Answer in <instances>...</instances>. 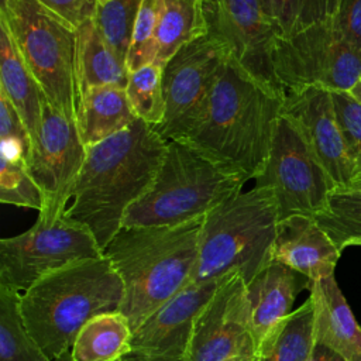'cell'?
Masks as SVG:
<instances>
[{
  "instance_id": "6da1fadb",
  "label": "cell",
  "mask_w": 361,
  "mask_h": 361,
  "mask_svg": "<svg viewBox=\"0 0 361 361\" xmlns=\"http://www.w3.org/2000/svg\"><path fill=\"white\" fill-rule=\"evenodd\" d=\"M166 144L154 126L137 118L87 147L63 216L89 228L104 250L121 228L127 209L154 183Z\"/></svg>"
},
{
  "instance_id": "7a4b0ae2",
  "label": "cell",
  "mask_w": 361,
  "mask_h": 361,
  "mask_svg": "<svg viewBox=\"0 0 361 361\" xmlns=\"http://www.w3.org/2000/svg\"><path fill=\"white\" fill-rule=\"evenodd\" d=\"M285 93H276L227 58L199 123L182 140L202 154L241 175L255 179L264 169Z\"/></svg>"
},
{
  "instance_id": "3957f363",
  "label": "cell",
  "mask_w": 361,
  "mask_h": 361,
  "mask_svg": "<svg viewBox=\"0 0 361 361\" xmlns=\"http://www.w3.org/2000/svg\"><path fill=\"white\" fill-rule=\"evenodd\" d=\"M203 219L121 227L103 250L123 282L118 310L133 330L192 283Z\"/></svg>"
},
{
  "instance_id": "277c9868",
  "label": "cell",
  "mask_w": 361,
  "mask_h": 361,
  "mask_svg": "<svg viewBox=\"0 0 361 361\" xmlns=\"http://www.w3.org/2000/svg\"><path fill=\"white\" fill-rule=\"evenodd\" d=\"M123 282L106 255L82 259L34 282L21 293L25 326L49 360L72 348L94 316L120 309Z\"/></svg>"
},
{
  "instance_id": "5b68a950",
  "label": "cell",
  "mask_w": 361,
  "mask_h": 361,
  "mask_svg": "<svg viewBox=\"0 0 361 361\" xmlns=\"http://www.w3.org/2000/svg\"><path fill=\"white\" fill-rule=\"evenodd\" d=\"M245 182L195 147L171 140L154 183L127 209L121 227L179 226L202 219L240 193Z\"/></svg>"
},
{
  "instance_id": "8992f818",
  "label": "cell",
  "mask_w": 361,
  "mask_h": 361,
  "mask_svg": "<svg viewBox=\"0 0 361 361\" xmlns=\"http://www.w3.org/2000/svg\"><path fill=\"white\" fill-rule=\"evenodd\" d=\"M272 192L254 186L230 197L203 219L192 283L238 272L250 282L272 261L278 227Z\"/></svg>"
},
{
  "instance_id": "52a82bcc",
  "label": "cell",
  "mask_w": 361,
  "mask_h": 361,
  "mask_svg": "<svg viewBox=\"0 0 361 361\" xmlns=\"http://www.w3.org/2000/svg\"><path fill=\"white\" fill-rule=\"evenodd\" d=\"M0 23L48 103L65 117L76 118V28L38 0H1Z\"/></svg>"
},
{
  "instance_id": "ba28073f",
  "label": "cell",
  "mask_w": 361,
  "mask_h": 361,
  "mask_svg": "<svg viewBox=\"0 0 361 361\" xmlns=\"http://www.w3.org/2000/svg\"><path fill=\"white\" fill-rule=\"evenodd\" d=\"M272 62L285 90L348 92L361 76V52L344 41L333 17L296 35L276 38Z\"/></svg>"
},
{
  "instance_id": "9c48e42d",
  "label": "cell",
  "mask_w": 361,
  "mask_h": 361,
  "mask_svg": "<svg viewBox=\"0 0 361 361\" xmlns=\"http://www.w3.org/2000/svg\"><path fill=\"white\" fill-rule=\"evenodd\" d=\"M254 180L257 188L272 192L279 221L290 216L313 217L336 188L298 126L285 114L278 120L267 164Z\"/></svg>"
},
{
  "instance_id": "30bf717a",
  "label": "cell",
  "mask_w": 361,
  "mask_h": 361,
  "mask_svg": "<svg viewBox=\"0 0 361 361\" xmlns=\"http://www.w3.org/2000/svg\"><path fill=\"white\" fill-rule=\"evenodd\" d=\"M103 250L85 226L65 216L0 240V283L18 292L69 264L103 257Z\"/></svg>"
},
{
  "instance_id": "8fae6325",
  "label": "cell",
  "mask_w": 361,
  "mask_h": 361,
  "mask_svg": "<svg viewBox=\"0 0 361 361\" xmlns=\"http://www.w3.org/2000/svg\"><path fill=\"white\" fill-rule=\"evenodd\" d=\"M227 58L224 47L204 35L183 45L164 65L165 117L155 127L162 138L182 140L199 123Z\"/></svg>"
},
{
  "instance_id": "7c38bea8",
  "label": "cell",
  "mask_w": 361,
  "mask_h": 361,
  "mask_svg": "<svg viewBox=\"0 0 361 361\" xmlns=\"http://www.w3.org/2000/svg\"><path fill=\"white\" fill-rule=\"evenodd\" d=\"M206 31L220 42L228 58L265 87L285 93L274 71L272 52L278 38L261 0H200Z\"/></svg>"
},
{
  "instance_id": "4fadbf2b",
  "label": "cell",
  "mask_w": 361,
  "mask_h": 361,
  "mask_svg": "<svg viewBox=\"0 0 361 361\" xmlns=\"http://www.w3.org/2000/svg\"><path fill=\"white\" fill-rule=\"evenodd\" d=\"M257 355L247 285L238 272L228 274L196 316L186 361H227Z\"/></svg>"
},
{
  "instance_id": "5bb4252c",
  "label": "cell",
  "mask_w": 361,
  "mask_h": 361,
  "mask_svg": "<svg viewBox=\"0 0 361 361\" xmlns=\"http://www.w3.org/2000/svg\"><path fill=\"white\" fill-rule=\"evenodd\" d=\"M86 158L76 121L44 102L39 135L32 145L27 168L38 185L44 207L37 220L51 224L63 216L72 185Z\"/></svg>"
},
{
  "instance_id": "9a60e30c",
  "label": "cell",
  "mask_w": 361,
  "mask_h": 361,
  "mask_svg": "<svg viewBox=\"0 0 361 361\" xmlns=\"http://www.w3.org/2000/svg\"><path fill=\"white\" fill-rule=\"evenodd\" d=\"M227 275L190 283L161 306L133 330L128 350L118 361H186L193 322Z\"/></svg>"
},
{
  "instance_id": "2e32d148",
  "label": "cell",
  "mask_w": 361,
  "mask_h": 361,
  "mask_svg": "<svg viewBox=\"0 0 361 361\" xmlns=\"http://www.w3.org/2000/svg\"><path fill=\"white\" fill-rule=\"evenodd\" d=\"M282 114L299 128L303 138L331 178L334 189L348 188L351 164L337 121L331 92L320 87L286 90Z\"/></svg>"
},
{
  "instance_id": "e0dca14e",
  "label": "cell",
  "mask_w": 361,
  "mask_h": 361,
  "mask_svg": "<svg viewBox=\"0 0 361 361\" xmlns=\"http://www.w3.org/2000/svg\"><path fill=\"white\" fill-rule=\"evenodd\" d=\"M340 251L310 216H290L278 221L272 259L285 264L310 281L334 275Z\"/></svg>"
},
{
  "instance_id": "ac0fdd59",
  "label": "cell",
  "mask_w": 361,
  "mask_h": 361,
  "mask_svg": "<svg viewBox=\"0 0 361 361\" xmlns=\"http://www.w3.org/2000/svg\"><path fill=\"white\" fill-rule=\"evenodd\" d=\"M309 298L314 306V338L344 361H361V327L334 275L312 281Z\"/></svg>"
},
{
  "instance_id": "d6986e66",
  "label": "cell",
  "mask_w": 361,
  "mask_h": 361,
  "mask_svg": "<svg viewBox=\"0 0 361 361\" xmlns=\"http://www.w3.org/2000/svg\"><path fill=\"white\" fill-rule=\"evenodd\" d=\"M310 283L306 275L274 259L245 283L257 348L265 334L292 312L298 293L309 289Z\"/></svg>"
},
{
  "instance_id": "ffe728a7",
  "label": "cell",
  "mask_w": 361,
  "mask_h": 361,
  "mask_svg": "<svg viewBox=\"0 0 361 361\" xmlns=\"http://www.w3.org/2000/svg\"><path fill=\"white\" fill-rule=\"evenodd\" d=\"M135 120L124 87H92L78 97L75 121L86 148L126 130Z\"/></svg>"
},
{
  "instance_id": "44dd1931",
  "label": "cell",
  "mask_w": 361,
  "mask_h": 361,
  "mask_svg": "<svg viewBox=\"0 0 361 361\" xmlns=\"http://www.w3.org/2000/svg\"><path fill=\"white\" fill-rule=\"evenodd\" d=\"M0 90L20 113L35 144L41 124L45 96L28 71L7 28L0 23Z\"/></svg>"
},
{
  "instance_id": "7402d4cb",
  "label": "cell",
  "mask_w": 361,
  "mask_h": 361,
  "mask_svg": "<svg viewBox=\"0 0 361 361\" xmlns=\"http://www.w3.org/2000/svg\"><path fill=\"white\" fill-rule=\"evenodd\" d=\"M126 62L113 51L97 30L93 17L76 28V83L78 93L92 87H124L128 82Z\"/></svg>"
},
{
  "instance_id": "603a6c76",
  "label": "cell",
  "mask_w": 361,
  "mask_h": 361,
  "mask_svg": "<svg viewBox=\"0 0 361 361\" xmlns=\"http://www.w3.org/2000/svg\"><path fill=\"white\" fill-rule=\"evenodd\" d=\"M314 347V306L307 298L265 334L257 361H309Z\"/></svg>"
},
{
  "instance_id": "cb8c5ba5",
  "label": "cell",
  "mask_w": 361,
  "mask_h": 361,
  "mask_svg": "<svg viewBox=\"0 0 361 361\" xmlns=\"http://www.w3.org/2000/svg\"><path fill=\"white\" fill-rule=\"evenodd\" d=\"M133 327L120 312L100 313L79 331L71 353L73 361H118L128 350Z\"/></svg>"
},
{
  "instance_id": "d4e9b609",
  "label": "cell",
  "mask_w": 361,
  "mask_h": 361,
  "mask_svg": "<svg viewBox=\"0 0 361 361\" xmlns=\"http://www.w3.org/2000/svg\"><path fill=\"white\" fill-rule=\"evenodd\" d=\"M206 34L200 0H164L154 63L164 68L183 45Z\"/></svg>"
},
{
  "instance_id": "484cf974",
  "label": "cell",
  "mask_w": 361,
  "mask_h": 361,
  "mask_svg": "<svg viewBox=\"0 0 361 361\" xmlns=\"http://www.w3.org/2000/svg\"><path fill=\"white\" fill-rule=\"evenodd\" d=\"M21 292L0 283V361H51L23 319Z\"/></svg>"
},
{
  "instance_id": "4316f807",
  "label": "cell",
  "mask_w": 361,
  "mask_h": 361,
  "mask_svg": "<svg viewBox=\"0 0 361 361\" xmlns=\"http://www.w3.org/2000/svg\"><path fill=\"white\" fill-rule=\"evenodd\" d=\"M313 219L340 252L361 245V188L333 189L324 209Z\"/></svg>"
},
{
  "instance_id": "83f0119b",
  "label": "cell",
  "mask_w": 361,
  "mask_h": 361,
  "mask_svg": "<svg viewBox=\"0 0 361 361\" xmlns=\"http://www.w3.org/2000/svg\"><path fill=\"white\" fill-rule=\"evenodd\" d=\"M340 3L341 0H261L262 10L278 38L296 35L330 20Z\"/></svg>"
},
{
  "instance_id": "f1b7e54d",
  "label": "cell",
  "mask_w": 361,
  "mask_h": 361,
  "mask_svg": "<svg viewBox=\"0 0 361 361\" xmlns=\"http://www.w3.org/2000/svg\"><path fill=\"white\" fill-rule=\"evenodd\" d=\"M126 93L137 118L157 127L165 117L162 93V68L157 63L145 65L130 72Z\"/></svg>"
},
{
  "instance_id": "f546056e",
  "label": "cell",
  "mask_w": 361,
  "mask_h": 361,
  "mask_svg": "<svg viewBox=\"0 0 361 361\" xmlns=\"http://www.w3.org/2000/svg\"><path fill=\"white\" fill-rule=\"evenodd\" d=\"M141 0H109L96 3L93 20L113 51L126 62Z\"/></svg>"
},
{
  "instance_id": "4dcf8cb0",
  "label": "cell",
  "mask_w": 361,
  "mask_h": 361,
  "mask_svg": "<svg viewBox=\"0 0 361 361\" xmlns=\"http://www.w3.org/2000/svg\"><path fill=\"white\" fill-rule=\"evenodd\" d=\"M164 0H141L140 11L134 24L126 65L134 72L154 63L157 55V31Z\"/></svg>"
},
{
  "instance_id": "1f68e13d",
  "label": "cell",
  "mask_w": 361,
  "mask_h": 361,
  "mask_svg": "<svg viewBox=\"0 0 361 361\" xmlns=\"http://www.w3.org/2000/svg\"><path fill=\"white\" fill-rule=\"evenodd\" d=\"M331 99L351 164L348 188H361V104L348 92H331Z\"/></svg>"
},
{
  "instance_id": "d6a6232c",
  "label": "cell",
  "mask_w": 361,
  "mask_h": 361,
  "mask_svg": "<svg viewBox=\"0 0 361 361\" xmlns=\"http://www.w3.org/2000/svg\"><path fill=\"white\" fill-rule=\"evenodd\" d=\"M0 165V202L41 212L44 207V197L28 172L27 162H10L1 159Z\"/></svg>"
},
{
  "instance_id": "836d02e7",
  "label": "cell",
  "mask_w": 361,
  "mask_h": 361,
  "mask_svg": "<svg viewBox=\"0 0 361 361\" xmlns=\"http://www.w3.org/2000/svg\"><path fill=\"white\" fill-rule=\"evenodd\" d=\"M333 23L344 41L361 52V0H341Z\"/></svg>"
},
{
  "instance_id": "e575fe53",
  "label": "cell",
  "mask_w": 361,
  "mask_h": 361,
  "mask_svg": "<svg viewBox=\"0 0 361 361\" xmlns=\"http://www.w3.org/2000/svg\"><path fill=\"white\" fill-rule=\"evenodd\" d=\"M1 138H16L21 141L31 154L32 140L28 128L10 99L0 90V140Z\"/></svg>"
},
{
  "instance_id": "d590c367",
  "label": "cell",
  "mask_w": 361,
  "mask_h": 361,
  "mask_svg": "<svg viewBox=\"0 0 361 361\" xmlns=\"http://www.w3.org/2000/svg\"><path fill=\"white\" fill-rule=\"evenodd\" d=\"M45 8L62 18L65 23L78 28L83 21L93 17L94 0H38Z\"/></svg>"
},
{
  "instance_id": "8d00e7d4",
  "label": "cell",
  "mask_w": 361,
  "mask_h": 361,
  "mask_svg": "<svg viewBox=\"0 0 361 361\" xmlns=\"http://www.w3.org/2000/svg\"><path fill=\"white\" fill-rule=\"evenodd\" d=\"M309 361H344V360L330 348L322 344H316Z\"/></svg>"
},
{
  "instance_id": "74e56055",
  "label": "cell",
  "mask_w": 361,
  "mask_h": 361,
  "mask_svg": "<svg viewBox=\"0 0 361 361\" xmlns=\"http://www.w3.org/2000/svg\"><path fill=\"white\" fill-rule=\"evenodd\" d=\"M348 93L361 104V76H360V79L355 82V85L348 90Z\"/></svg>"
},
{
  "instance_id": "f35d334b",
  "label": "cell",
  "mask_w": 361,
  "mask_h": 361,
  "mask_svg": "<svg viewBox=\"0 0 361 361\" xmlns=\"http://www.w3.org/2000/svg\"><path fill=\"white\" fill-rule=\"evenodd\" d=\"M51 361H73V358H72V353H71V350H68V351L62 353L61 355H58V357L52 358Z\"/></svg>"
},
{
  "instance_id": "ab89813d",
  "label": "cell",
  "mask_w": 361,
  "mask_h": 361,
  "mask_svg": "<svg viewBox=\"0 0 361 361\" xmlns=\"http://www.w3.org/2000/svg\"><path fill=\"white\" fill-rule=\"evenodd\" d=\"M227 361H257V355H254V357H235V358H230Z\"/></svg>"
},
{
  "instance_id": "60d3db41",
  "label": "cell",
  "mask_w": 361,
  "mask_h": 361,
  "mask_svg": "<svg viewBox=\"0 0 361 361\" xmlns=\"http://www.w3.org/2000/svg\"><path fill=\"white\" fill-rule=\"evenodd\" d=\"M106 1H109V0H96V3H99V4H103V3H106Z\"/></svg>"
},
{
  "instance_id": "b9f144b4",
  "label": "cell",
  "mask_w": 361,
  "mask_h": 361,
  "mask_svg": "<svg viewBox=\"0 0 361 361\" xmlns=\"http://www.w3.org/2000/svg\"><path fill=\"white\" fill-rule=\"evenodd\" d=\"M94 1H96V0H94Z\"/></svg>"
}]
</instances>
